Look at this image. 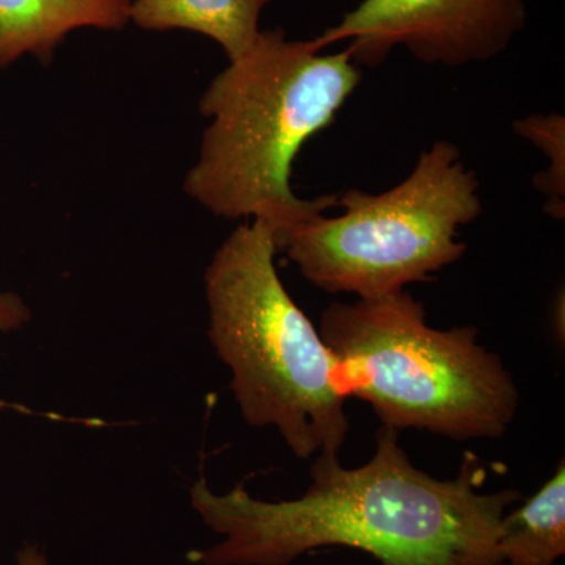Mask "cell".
Returning <instances> with one entry per match:
<instances>
[{"label":"cell","instance_id":"11","mask_svg":"<svg viewBox=\"0 0 565 565\" xmlns=\"http://www.w3.org/2000/svg\"><path fill=\"white\" fill-rule=\"evenodd\" d=\"M32 319L31 308L20 294L11 291H0V332L10 333L14 330H21L28 326ZM14 407L0 401V408Z\"/></svg>","mask_w":565,"mask_h":565},{"label":"cell","instance_id":"8","mask_svg":"<svg viewBox=\"0 0 565 565\" xmlns=\"http://www.w3.org/2000/svg\"><path fill=\"white\" fill-rule=\"evenodd\" d=\"M270 0H134L129 21L147 31L185 29L217 41L230 62L258 40L259 17Z\"/></svg>","mask_w":565,"mask_h":565},{"label":"cell","instance_id":"6","mask_svg":"<svg viewBox=\"0 0 565 565\" xmlns=\"http://www.w3.org/2000/svg\"><path fill=\"white\" fill-rule=\"evenodd\" d=\"M525 0H362L311 40L316 50L349 41L355 65L377 66L394 47L449 68L492 61L525 29Z\"/></svg>","mask_w":565,"mask_h":565},{"label":"cell","instance_id":"7","mask_svg":"<svg viewBox=\"0 0 565 565\" xmlns=\"http://www.w3.org/2000/svg\"><path fill=\"white\" fill-rule=\"evenodd\" d=\"M129 9L131 0H0V68L25 54L50 61L76 29L118 31Z\"/></svg>","mask_w":565,"mask_h":565},{"label":"cell","instance_id":"4","mask_svg":"<svg viewBox=\"0 0 565 565\" xmlns=\"http://www.w3.org/2000/svg\"><path fill=\"white\" fill-rule=\"evenodd\" d=\"M345 396L366 401L382 426L449 440H497L519 411L514 377L471 326L438 330L411 292L332 303L319 326Z\"/></svg>","mask_w":565,"mask_h":565},{"label":"cell","instance_id":"5","mask_svg":"<svg viewBox=\"0 0 565 565\" xmlns=\"http://www.w3.org/2000/svg\"><path fill=\"white\" fill-rule=\"evenodd\" d=\"M337 206L340 215L318 212L275 243L316 288L359 299L403 291L462 258L459 228L482 214L478 177L446 140L423 151L414 172L390 191L349 189Z\"/></svg>","mask_w":565,"mask_h":565},{"label":"cell","instance_id":"10","mask_svg":"<svg viewBox=\"0 0 565 565\" xmlns=\"http://www.w3.org/2000/svg\"><path fill=\"white\" fill-rule=\"evenodd\" d=\"M514 131L533 141L550 158V169L534 178L537 191L548 196L546 214L564 218L565 204V121L561 114L530 115L514 122Z\"/></svg>","mask_w":565,"mask_h":565},{"label":"cell","instance_id":"9","mask_svg":"<svg viewBox=\"0 0 565 565\" xmlns=\"http://www.w3.org/2000/svg\"><path fill=\"white\" fill-rule=\"evenodd\" d=\"M503 565H556L565 555V467L525 504L505 512L498 534Z\"/></svg>","mask_w":565,"mask_h":565},{"label":"cell","instance_id":"12","mask_svg":"<svg viewBox=\"0 0 565 565\" xmlns=\"http://www.w3.org/2000/svg\"><path fill=\"white\" fill-rule=\"evenodd\" d=\"M14 565H51V563L43 546L28 544L17 553Z\"/></svg>","mask_w":565,"mask_h":565},{"label":"cell","instance_id":"3","mask_svg":"<svg viewBox=\"0 0 565 565\" xmlns=\"http://www.w3.org/2000/svg\"><path fill=\"white\" fill-rule=\"evenodd\" d=\"M269 223H243L204 274L210 341L245 423L274 427L299 459L340 456L349 423L338 360L275 267Z\"/></svg>","mask_w":565,"mask_h":565},{"label":"cell","instance_id":"1","mask_svg":"<svg viewBox=\"0 0 565 565\" xmlns=\"http://www.w3.org/2000/svg\"><path fill=\"white\" fill-rule=\"evenodd\" d=\"M311 484L296 500L266 501L243 484L226 493L206 479L189 497L204 526L222 537L189 553L200 565H291L305 553L348 546L379 565H503L501 520L520 500L514 489L481 492L486 465L465 456L459 473H424L399 445V430L382 426L375 452L362 467L340 456H316Z\"/></svg>","mask_w":565,"mask_h":565},{"label":"cell","instance_id":"2","mask_svg":"<svg viewBox=\"0 0 565 565\" xmlns=\"http://www.w3.org/2000/svg\"><path fill=\"white\" fill-rule=\"evenodd\" d=\"M360 82L348 50L321 54L311 40L259 33L204 92L200 109L212 122L184 191L218 217L269 223L275 236L337 206V195L299 199L292 163L311 137L333 125Z\"/></svg>","mask_w":565,"mask_h":565}]
</instances>
